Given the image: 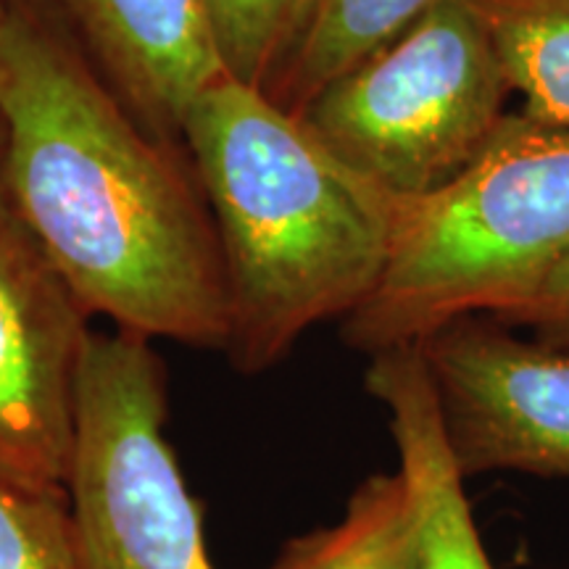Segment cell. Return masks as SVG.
<instances>
[{
  "label": "cell",
  "instance_id": "7c38bea8",
  "mask_svg": "<svg viewBox=\"0 0 569 569\" xmlns=\"http://www.w3.org/2000/svg\"><path fill=\"white\" fill-rule=\"evenodd\" d=\"M522 113L569 127V0H469Z\"/></svg>",
  "mask_w": 569,
  "mask_h": 569
},
{
  "label": "cell",
  "instance_id": "7a4b0ae2",
  "mask_svg": "<svg viewBox=\"0 0 569 569\" xmlns=\"http://www.w3.org/2000/svg\"><path fill=\"white\" fill-rule=\"evenodd\" d=\"M180 132L211 211L234 369L259 375L311 327L351 317L386 267L396 196L264 90L222 77Z\"/></svg>",
  "mask_w": 569,
  "mask_h": 569
},
{
  "label": "cell",
  "instance_id": "ba28073f",
  "mask_svg": "<svg viewBox=\"0 0 569 569\" xmlns=\"http://www.w3.org/2000/svg\"><path fill=\"white\" fill-rule=\"evenodd\" d=\"M119 96L159 134L222 80L201 0H61Z\"/></svg>",
  "mask_w": 569,
  "mask_h": 569
},
{
  "label": "cell",
  "instance_id": "6da1fadb",
  "mask_svg": "<svg viewBox=\"0 0 569 569\" xmlns=\"http://www.w3.org/2000/svg\"><path fill=\"white\" fill-rule=\"evenodd\" d=\"M0 188L90 317L227 343L211 211L172 156L24 3L0 27Z\"/></svg>",
  "mask_w": 569,
  "mask_h": 569
},
{
  "label": "cell",
  "instance_id": "5bb4252c",
  "mask_svg": "<svg viewBox=\"0 0 569 569\" xmlns=\"http://www.w3.org/2000/svg\"><path fill=\"white\" fill-rule=\"evenodd\" d=\"M0 569H80L67 490L0 478Z\"/></svg>",
  "mask_w": 569,
  "mask_h": 569
},
{
  "label": "cell",
  "instance_id": "4fadbf2b",
  "mask_svg": "<svg viewBox=\"0 0 569 569\" xmlns=\"http://www.w3.org/2000/svg\"><path fill=\"white\" fill-rule=\"evenodd\" d=\"M201 6L224 74L264 90L315 0H201Z\"/></svg>",
  "mask_w": 569,
  "mask_h": 569
},
{
  "label": "cell",
  "instance_id": "277c9868",
  "mask_svg": "<svg viewBox=\"0 0 569 569\" xmlns=\"http://www.w3.org/2000/svg\"><path fill=\"white\" fill-rule=\"evenodd\" d=\"M511 92L469 0H443L330 82L298 119L390 196L459 174L507 119Z\"/></svg>",
  "mask_w": 569,
  "mask_h": 569
},
{
  "label": "cell",
  "instance_id": "2e32d148",
  "mask_svg": "<svg viewBox=\"0 0 569 569\" xmlns=\"http://www.w3.org/2000/svg\"><path fill=\"white\" fill-rule=\"evenodd\" d=\"M19 0H0V27H3V21L9 19V13L13 11V6H17Z\"/></svg>",
  "mask_w": 569,
  "mask_h": 569
},
{
  "label": "cell",
  "instance_id": "e0dca14e",
  "mask_svg": "<svg viewBox=\"0 0 569 569\" xmlns=\"http://www.w3.org/2000/svg\"><path fill=\"white\" fill-rule=\"evenodd\" d=\"M0 153H3V124H0Z\"/></svg>",
  "mask_w": 569,
  "mask_h": 569
},
{
  "label": "cell",
  "instance_id": "52a82bcc",
  "mask_svg": "<svg viewBox=\"0 0 569 569\" xmlns=\"http://www.w3.org/2000/svg\"><path fill=\"white\" fill-rule=\"evenodd\" d=\"M90 315L0 188V478L63 490Z\"/></svg>",
  "mask_w": 569,
  "mask_h": 569
},
{
  "label": "cell",
  "instance_id": "3957f363",
  "mask_svg": "<svg viewBox=\"0 0 569 569\" xmlns=\"http://www.w3.org/2000/svg\"><path fill=\"white\" fill-rule=\"evenodd\" d=\"M569 259V127L507 113L451 180L396 196L386 267L343 319L365 353L425 343L465 317L530 303Z\"/></svg>",
  "mask_w": 569,
  "mask_h": 569
},
{
  "label": "cell",
  "instance_id": "9a60e30c",
  "mask_svg": "<svg viewBox=\"0 0 569 569\" xmlns=\"http://www.w3.org/2000/svg\"><path fill=\"white\" fill-rule=\"evenodd\" d=\"M496 322L511 330H528L530 338L540 343L569 351V259L549 277L530 303L519 306Z\"/></svg>",
  "mask_w": 569,
  "mask_h": 569
},
{
  "label": "cell",
  "instance_id": "8fae6325",
  "mask_svg": "<svg viewBox=\"0 0 569 569\" xmlns=\"http://www.w3.org/2000/svg\"><path fill=\"white\" fill-rule=\"evenodd\" d=\"M267 569H422L417 503L409 480L369 475L336 525L290 540Z\"/></svg>",
  "mask_w": 569,
  "mask_h": 569
},
{
  "label": "cell",
  "instance_id": "8992f818",
  "mask_svg": "<svg viewBox=\"0 0 569 569\" xmlns=\"http://www.w3.org/2000/svg\"><path fill=\"white\" fill-rule=\"evenodd\" d=\"M422 351L459 472L569 480V351L517 338L493 317L440 327Z\"/></svg>",
  "mask_w": 569,
  "mask_h": 569
},
{
  "label": "cell",
  "instance_id": "9c48e42d",
  "mask_svg": "<svg viewBox=\"0 0 569 569\" xmlns=\"http://www.w3.org/2000/svg\"><path fill=\"white\" fill-rule=\"evenodd\" d=\"M365 386L388 409L398 461L417 503L422 569H496L448 448L436 390L417 346L372 353Z\"/></svg>",
  "mask_w": 569,
  "mask_h": 569
},
{
  "label": "cell",
  "instance_id": "5b68a950",
  "mask_svg": "<svg viewBox=\"0 0 569 569\" xmlns=\"http://www.w3.org/2000/svg\"><path fill=\"white\" fill-rule=\"evenodd\" d=\"M167 415L151 340L92 330L63 488L80 569H213Z\"/></svg>",
  "mask_w": 569,
  "mask_h": 569
},
{
  "label": "cell",
  "instance_id": "30bf717a",
  "mask_svg": "<svg viewBox=\"0 0 569 569\" xmlns=\"http://www.w3.org/2000/svg\"><path fill=\"white\" fill-rule=\"evenodd\" d=\"M443 0H315L264 92L301 113L327 84L409 30Z\"/></svg>",
  "mask_w": 569,
  "mask_h": 569
}]
</instances>
